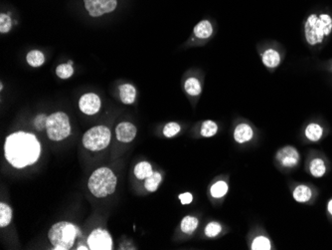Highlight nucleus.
Listing matches in <instances>:
<instances>
[{"label": "nucleus", "instance_id": "nucleus-27", "mask_svg": "<svg viewBox=\"0 0 332 250\" xmlns=\"http://www.w3.org/2000/svg\"><path fill=\"white\" fill-rule=\"evenodd\" d=\"M218 131V126L215 122L213 121H205L203 124H202V127H201V135L205 138H210V137H213L216 135Z\"/></svg>", "mask_w": 332, "mask_h": 250}, {"label": "nucleus", "instance_id": "nucleus-34", "mask_svg": "<svg viewBox=\"0 0 332 250\" xmlns=\"http://www.w3.org/2000/svg\"><path fill=\"white\" fill-rule=\"evenodd\" d=\"M327 208H328V211H329V213L331 214V216H332V199L328 202V206H327Z\"/></svg>", "mask_w": 332, "mask_h": 250}, {"label": "nucleus", "instance_id": "nucleus-6", "mask_svg": "<svg viewBox=\"0 0 332 250\" xmlns=\"http://www.w3.org/2000/svg\"><path fill=\"white\" fill-rule=\"evenodd\" d=\"M110 131L105 126H97L90 129L83 137V145L86 149L97 152L105 149L110 141Z\"/></svg>", "mask_w": 332, "mask_h": 250}, {"label": "nucleus", "instance_id": "nucleus-16", "mask_svg": "<svg viewBox=\"0 0 332 250\" xmlns=\"http://www.w3.org/2000/svg\"><path fill=\"white\" fill-rule=\"evenodd\" d=\"M153 173L152 165L147 162H141L138 163L134 167V174L138 178V180H145L146 177H149Z\"/></svg>", "mask_w": 332, "mask_h": 250}, {"label": "nucleus", "instance_id": "nucleus-8", "mask_svg": "<svg viewBox=\"0 0 332 250\" xmlns=\"http://www.w3.org/2000/svg\"><path fill=\"white\" fill-rule=\"evenodd\" d=\"M88 245L92 250H110L113 248V240L107 231L95 229L88 237Z\"/></svg>", "mask_w": 332, "mask_h": 250}, {"label": "nucleus", "instance_id": "nucleus-32", "mask_svg": "<svg viewBox=\"0 0 332 250\" xmlns=\"http://www.w3.org/2000/svg\"><path fill=\"white\" fill-rule=\"evenodd\" d=\"M47 121H48V117L45 114H40L38 116H36V118L34 119L35 129L38 131H42L43 129L47 127Z\"/></svg>", "mask_w": 332, "mask_h": 250}, {"label": "nucleus", "instance_id": "nucleus-21", "mask_svg": "<svg viewBox=\"0 0 332 250\" xmlns=\"http://www.w3.org/2000/svg\"><path fill=\"white\" fill-rule=\"evenodd\" d=\"M161 180H162V177H161V174L159 172H157V171L153 172L152 175H150L149 177L145 178L144 187L149 192L153 193L158 189L159 184L161 183Z\"/></svg>", "mask_w": 332, "mask_h": 250}, {"label": "nucleus", "instance_id": "nucleus-2", "mask_svg": "<svg viewBox=\"0 0 332 250\" xmlns=\"http://www.w3.org/2000/svg\"><path fill=\"white\" fill-rule=\"evenodd\" d=\"M332 31V18L328 14H311L305 24L306 39L309 45H316L323 41Z\"/></svg>", "mask_w": 332, "mask_h": 250}, {"label": "nucleus", "instance_id": "nucleus-24", "mask_svg": "<svg viewBox=\"0 0 332 250\" xmlns=\"http://www.w3.org/2000/svg\"><path fill=\"white\" fill-rule=\"evenodd\" d=\"M73 62L70 61L68 64H61L56 68V74L61 79H69L74 74Z\"/></svg>", "mask_w": 332, "mask_h": 250}, {"label": "nucleus", "instance_id": "nucleus-14", "mask_svg": "<svg viewBox=\"0 0 332 250\" xmlns=\"http://www.w3.org/2000/svg\"><path fill=\"white\" fill-rule=\"evenodd\" d=\"M136 90L130 84H124L120 86V97L124 104L130 105L133 104L135 101Z\"/></svg>", "mask_w": 332, "mask_h": 250}, {"label": "nucleus", "instance_id": "nucleus-10", "mask_svg": "<svg viewBox=\"0 0 332 250\" xmlns=\"http://www.w3.org/2000/svg\"><path fill=\"white\" fill-rule=\"evenodd\" d=\"M277 160L284 167H294L298 166L300 162V155L293 147L287 146L278 152Z\"/></svg>", "mask_w": 332, "mask_h": 250}, {"label": "nucleus", "instance_id": "nucleus-29", "mask_svg": "<svg viewBox=\"0 0 332 250\" xmlns=\"http://www.w3.org/2000/svg\"><path fill=\"white\" fill-rule=\"evenodd\" d=\"M12 28V20L11 18L4 13L0 15V32L2 34L8 33Z\"/></svg>", "mask_w": 332, "mask_h": 250}, {"label": "nucleus", "instance_id": "nucleus-9", "mask_svg": "<svg viewBox=\"0 0 332 250\" xmlns=\"http://www.w3.org/2000/svg\"><path fill=\"white\" fill-rule=\"evenodd\" d=\"M101 106L102 102L100 97L94 93H88L83 95L79 101L80 110L84 114L89 116L97 114L101 109Z\"/></svg>", "mask_w": 332, "mask_h": 250}, {"label": "nucleus", "instance_id": "nucleus-4", "mask_svg": "<svg viewBox=\"0 0 332 250\" xmlns=\"http://www.w3.org/2000/svg\"><path fill=\"white\" fill-rule=\"evenodd\" d=\"M77 227L66 222L54 224L48 233L50 242L56 250H68L72 248L77 236Z\"/></svg>", "mask_w": 332, "mask_h": 250}, {"label": "nucleus", "instance_id": "nucleus-3", "mask_svg": "<svg viewBox=\"0 0 332 250\" xmlns=\"http://www.w3.org/2000/svg\"><path fill=\"white\" fill-rule=\"evenodd\" d=\"M89 190L97 197H105L115 193L117 176L112 169L100 167L95 170L89 180Z\"/></svg>", "mask_w": 332, "mask_h": 250}, {"label": "nucleus", "instance_id": "nucleus-15", "mask_svg": "<svg viewBox=\"0 0 332 250\" xmlns=\"http://www.w3.org/2000/svg\"><path fill=\"white\" fill-rule=\"evenodd\" d=\"M263 63L268 68H276L281 63L280 53L275 49H268L262 55Z\"/></svg>", "mask_w": 332, "mask_h": 250}, {"label": "nucleus", "instance_id": "nucleus-26", "mask_svg": "<svg viewBox=\"0 0 332 250\" xmlns=\"http://www.w3.org/2000/svg\"><path fill=\"white\" fill-rule=\"evenodd\" d=\"M228 192V185L225 182H218L211 188V194L215 198L224 196Z\"/></svg>", "mask_w": 332, "mask_h": 250}, {"label": "nucleus", "instance_id": "nucleus-20", "mask_svg": "<svg viewBox=\"0 0 332 250\" xmlns=\"http://www.w3.org/2000/svg\"><path fill=\"white\" fill-rule=\"evenodd\" d=\"M293 198L298 202H306L311 198V191L306 186H299L293 191Z\"/></svg>", "mask_w": 332, "mask_h": 250}, {"label": "nucleus", "instance_id": "nucleus-33", "mask_svg": "<svg viewBox=\"0 0 332 250\" xmlns=\"http://www.w3.org/2000/svg\"><path fill=\"white\" fill-rule=\"evenodd\" d=\"M178 197H179L182 204H189L193 200V196L190 193H184V194H180Z\"/></svg>", "mask_w": 332, "mask_h": 250}, {"label": "nucleus", "instance_id": "nucleus-23", "mask_svg": "<svg viewBox=\"0 0 332 250\" xmlns=\"http://www.w3.org/2000/svg\"><path fill=\"white\" fill-rule=\"evenodd\" d=\"M12 220V211L11 208L5 204L1 203L0 204V226L5 227L7 226Z\"/></svg>", "mask_w": 332, "mask_h": 250}, {"label": "nucleus", "instance_id": "nucleus-28", "mask_svg": "<svg viewBox=\"0 0 332 250\" xmlns=\"http://www.w3.org/2000/svg\"><path fill=\"white\" fill-rule=\"evenodd\" d=\"M253 250H270L271 249V242L269 238L265 236H259L255 238L252 244Z\"/></svg>", "mask_w": 332, "mask_h": 250}, {"label": "nucleus", "instance_id": "nucleus-17", "mask_svg": "<svg viewBox=\"0 0 332 250\" xmlns=\"http://www.w3.org/2000/svg\"><path fill=\"white\" fill-rule=\"evenodd\" d=\"M27 63L32 67H40L45 62L44 54L39 50H32L27 54Z\"/></svg>", "mask_w": 332, "mask_h": 250}, {"label": "nucleus", "instance_id": "nucleus-13", "mask_svg": "<svg viewBox=\"0 0 332 250\" xmlns=\"http://www.w3.org/2000/svg\"><path fill=\"white\" fill-rule=\"evenodd\" d=\"M213 34V26L209 20H202L194 27V35L199 39H208Z\"/></svg>", "mask_w": 332, "mask_h": 250}, {"label": "nucleus", "instance_id": "nucleus-30", "mask_svg": "<svg viewBox=\"0 0 332 250\" xmlns=\"http://www.w3.org/2000/svg\"><path fill=\"white\" fill-rule=\"evenodd\" d=\"M181 130V127L177 124V123H168L164 126L163 128V135L166 138H172L174 136H176Z\"/></svg>", "mask_w": 332, "mask_h": 250}, {"label": "nucleus", "instance_id": "nucleus-11", "mask_svg": "<svg viewBox=\"0 0 332 250\" xmlns=\"http://www.w3.org/2000/svg\"><path fill=\"white\" fill-rule=\"evenodd\" d=\"M117 139L122 142H130L136 136V128L128 122L120 123L116 128Z\"/></svg>", "mask_w": 332, "mask_h": 250}, {"label": "nucleus", "instance_id": "nucleus-12", "mask_svg": "<svg viewBox=\"0 0 332 250\" xmlns=\"http://www.w3.org/2000/svg\"><path fill=\"white\" fill-rule=\"evenodd\" d=\"M254 137L253 129L247 124H240L236 127L234 132V139L239 144H244V142L249 141Z\"/></svg>", "mask_w": 332, "mask_h": 250}, {"label": "nucleus", "instance_id": "nucleus-5", "mask_svg": "<svg viewBox=\"0 0 332 250\" xmlns=\"http://www.w3.org/2000/svg\"><path fill=\"white\" fill-rule=\"evenodd\" d=\"M47 134L50 139L59 141L71 135V125L69 117L63 112L53 113L48 117Z\"/></svg>", "mask_w": 332, "mask_h": 250}, {"label": "nucleus", "instance_id": "nucleus-22", "mask_svg": "<svg viewBox=\"0 0 332 250\" xmlns=\"http://www.w3.org/2000/svg\"><path fill=\"white\" fill-rule=\"evenodd\" d=\"M322 128L318 124H309L306 129V136L311 141H317L322 137Z\"/></svg>", "mask_w": 332, "mask_h": 250}, {"label": "nucleus", "instance_id": "nucleus-1", "mask_svg": "<svg viewBox=\"0 0 332 250\" xmlns=\"http://www.w3.org/2000/svg\"><path fill=\"white\" fill-rule=\"evenodd\" d=\"M40 144L32 134L17 132L5 139L4 153L7 162L17 168L31 166L40 157Z\"/></svg>", "mask_w": 332, "mask_h": 250}, {"label": "nucleus", "instance_id": "nucleus-25", "mask_svg": "<svg viewBox=\"0 0 332 250\" xmlns=\"http://www.w3.org/2000/svg\"><path fill=\"white\" fill-rule=\"evenodd\" d=\"M309 169H310L311 174L314 177H321L325 173V171H326L325 165H324L323 161L320 160V159H314L310 163Z\"/></svg>", "mask_w": 332, "mask_h": 250}, {"label": "nucleus", "instance_id": "nucleus-35", "mask_svg": "<svg viewBox=\"0 0 332 250\" xmlns=\"http://www.w3.org/2000/svg\"><path fill=\"white\" fill-rule=\"evenodd\" d=\"M78 249H86V250H87L88 248H87V247H85V246H79V247H78Z\"/></svg>", "mask_w": 332, "mask_h": 250}, {"label": "nucleus", "instance_id": "nucleus-31", "mask_svg": "<svg viewBox=\"0 0 332 250\" xmlns=\"http://www.w3.org/2000/svg\"><path fill=\"white\" fill-rule=\"evenodd\" d=\"M221 231H222V226H221V224H219L217 222H210L205 228V234L208 237H215Z\"/></svg>", "mask_w": 332, "mask_h": 250}, {"label": "nucleus", "instance_id": "nucleus-19", "mask_svg": "<svg viewBox=\"0 0 332 250\" xmlns=\"http://www.w3.org/2000/svg\"><path fill=\"white\" fill-rule=\"evenodd\" d=\"M198 223H199V222L196 218L188 216V217H185L182 220L180 227H181V230L184 233L191 234L198 227Z\"/></svg>", "mask_w": 332, "mask_h": 250}, {"label": "nucleus", "instance_id": "nucleus-7", "mask_svg": "<svg viewBox=\"0 0 332 250\" xmlns=\"http://www.w3.org/2000/svg\"><path fill=\"white\" fill-rule=\"evenodd\" d=\"M84 6L90 16L101 17L115 11L118 0H84Z\"/></svg>", "mask_w": 332, "mask_h": 250}, {"label": "nucleus", "instance_id": "nucleus-18", "mask_svg": "<svg viewBox=\"0 0 332 250\" xmlns=\"http://www.w3.org/2000/svg\"><path fill=\"white\" fill-rule=\"evenodd\" d=\"M184 89H185L186 93L189 94L190 96H199L202 92L201 84L198 79L196 78H189L185 81V84H184Z\"/></svg>", "mask_w": 332, "mask_h": 250}]
</instances>
